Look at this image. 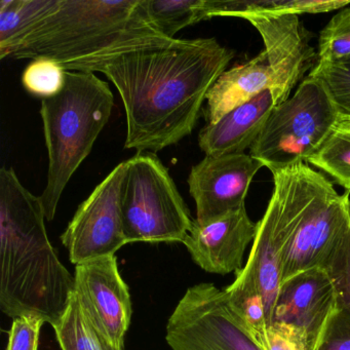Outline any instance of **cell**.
<instances>
[{
	"label": "cell",
	"instance_id": "3",
	"mask_svg": "<svg viewBox=\"0 0 350 350\" xmlns=\"http://www.w3.org/2000/svg\"><path fill=\"white\" fill-rule=\"evenodd\" d=\"M271 173L282 282L321 267L350 223V192L338 193L331 181L305 163Z\"/></svg>",
	"mask_w": 350,
	"mask_h": 350
},
{
	"label": "cell",
	"instance_id": "21",
	"mask_svg": "<svg viewBox=\"0 0 350 350\" xmlns=\"http://www.w3.org/2000/svg\"><path fill=\"white\" fill-rule=\"evenodd\" d=\"M53 327L62 350H124L94 325L75 294Z\"/></svg>",
	"mask_w": 350,
	"mask_h": 350
},
{
	"label": "cell",
	"instance_id": "29",
	"mask_svg": "<svg viewBox=\"0 0 350 350\" xmlns=\"http://www.w3.org/2000/svg\"><path fill=\"white\" fill-rule=\"evenodd\" d=\"M317 350H350V314L338 309L317 345Z\"/></svg>",
	"mask_w": 350,
	"mask_h": 350
},
{
	"label": "cell",
	"instance_id": "19",
	"mask_svg": "<svg viewBox=\"0 0 350 350\" xmlns=\"http://www.w3.org/2000/svg\"><path fill=\"white\" fill-rule=\"evenodd\" d=\"M235 274L234 282L223 290L227 303L258 345L267 350L269 327L257 282L245 266Z\"/></svg>",
	"mask_w": 350,
	"mask_h": 350
},
{
	"label": "cell",
	"instance_id": "10",
	"mask_svg": "<svg viewBox=\"0 0 350 350\" xmlns=\"http://www.w3.org/2000/svg\"><path fill=\"white\" fill-rule=\"evenodd\" d=\"M338 309L337 294L327 271L311 268L282 282L270 329L284 334L299 350H317Z\"/></svg>",
	"mask_w": 350,
	"mask_h": 350
},
{
	"label": "cell",
	"instance_id": "11",
	"mask_svg": "<svg viewBox=\"0 0 350 350\" xmlns=\"http://www.w3.org/2000/svg\"><path fill=\"white\" fill-rule=\"evenodd\" d=\"M257 29L265 46L271 70V91L276 106L290 98L295 85L317 65V53L309 44L306 32L295 14L243 13Z\"/></svg>",
	"mask_w": 350,
	"mask_h": 350
},
{
	"label": "cell",
	"instance_id": "4",
	"mask_svg": "<svg viewBox=\"0 0 350 350\" xmlns=\"http://www.w3.org/2000/svg\"><path fill=\"white\" fill-rule=\"evenodd\" d=\"M113 107L109 85L94 73L79 71H67L62 91L42 100L49 170L40 200L46 220L56 216L63 191L89 157Z\"/></svg>",
	"mask_w": 350,
	"mask_h": 350
},
{
	"label": "cell",
	"instance_id": "25",
	"mask_svg": "<svg viewBox=\"0 0 350 350\" xmlns=\"http://www.w3.org/2000/svg\"><path fill=\"white\" fill-rule=\"evenodd\" d=\"M321 267L333 282L339 308L350 314V223L332 247Z\"/></svg>",
	"mask_w": 350,
	"mask_h": 350
},
{
	"label": "cell",
	"instance_id": "7",
	"mask_svg": "<svg viewBox=\"0 0 350 350\" xmlns=\"http://www.w3.org/2000/svg\"><path fill=\"white\" fill-rule=\"evenodd\" d=\"M126 163L122 213L128 243H185L194 220L169 170L150 151Z\"/></svg>",
	"mask_w": 350,
	"mask_h": 350
},
{
	"label": "cell",
	"instance_id": "28",
	"mask_svg": "<svg viewBox=\"0 0 350 350\" xmlns=\"http://www.w3.org/2000/svg\"><path fill=\"white\" fill-rule=\"evenodd\" d=\"M44 321L31 317L13 319L7 350H38Z\"/></svg>",
	"mask_w": 350,
	"mask_h": 350
},
{
	"label": "cell",
	"instance_id": "8",
	"mask_svg": "<svg viewBox=\"0 0 350 350\" xmlns=\"http://www.w3.org/2000/svg\"><path fill=\"white\" fill-rule=\"evenodd\" d=\"M172 350H263L232 312L224 291L202 282L186 291L167 321Z\"/></svg>",
	"mask_w": 350,
	"mask_h": 350
},
{
	"label": "cell",
	"instance_id": "5",
	"mask_svg": "<svg viewBox=\"0 0 350 350\" xmlns=\"http://www.w3.org/2000/svg\"><path fill=\"white\" fill-rule=\"evenodd\" d=\"M153 31L157 30L145 16L141 0H60L12 57L48 58L63 65Z\"/></svg>",
	"mask_w": 350,
	"mask_h": 350
},
{
	"label": "cell",
	"instance_id": "15",
	"mask_svg": "<svg viewBox=\"0 0 350 350\" xmlns=\"http://www.w3.org/2000/svg\"><path fill=\"white\" fill-rule=\"evenodd\" d=\"M275 106L273 93L266 90L216 124H206L198 135L200 148L206 157L245 153L261 134Z\"/></svg>",
	"mask_w": 350,
	"mask_h": 350
},
{
	"label": "cell",
	"instance_id": "23",
	"mask_svg": "<svg viewBox=\"0 0 350 350\" xmlns=\"http://www.w3.org/2000/svg\"><path fill=\"white\" fill-rule=\"evenodd\" d=\"M306 163L317 167L350 192V122L341 120Z\"/></svg>",
	"mask_w": 350,
	"mask_h": 350
},
{
	"label": "cell",
	"instance_id": "1",
	"mask_svg": "<svg viewBox=\"0 0 350 350\" xmlns=\"http://www.w3.org/2000/svg\"><path fill=\"white\" fill-rule=\"evenodd\" d=\"M233 57L214 38L171 40L154 31L61 66L104 73L126 110L124 148L155 153L193 132L208 91Z\"/></svg>",
	"mask_w": 350,
	"mask_h": 350
},
{
	"label": "cell",
	"instance_id": "13",
	"mask_svg": "<svg viewBox=\"0 0 350 350\" xmlns=\"http://www.w3.org/2000/svg\"><path fill=\"white\" fill-rule=\"evenodd\" d=\"M75 294L94 325L124 349L132 319L130 291L118 271L116 256L75 265Z\"/></svg>",
	"mask_w": 350,
	"mask_h": 350
},
{
	"label": "cell",
	"instance_id": "22",
	"mask_svg": "<svg viewBox=\"0 0 350 350\" xmlns=\"http://www.w3.org/2000/svg\"><path fill=\"white\" fill-rule=\"evenodd\" d=\"M141 8L151 25L171 40L183 28L208 20L206 0H141Z\"/></svg>",
	"mask_w": 350,
	"mask_h": 350
},
{
	"label": "cell",
	"instance_id": "24",
	"mask_svg": "<svg viewBox=\"0 0 350 350\" xmlns=\"http://www.w3.org/2000/svg\"><path fill=\"white\" fill-rule=\"evenodd\" d=\"M317 64L350 66V7L332 18L321 31Z\"/></svg>",
	"mask_w": 350,
	"mask_h": 350
},
{
	"label": "cell",
	"instance_id": "18",
	"mask_svg": "<svg viewBox=\"0 0 350 350\" xmlns=\"http://www.w3.org/2000/svg\"><path fill=\"white\" fill-rule=\"evenodd\" d=\"M60 0H1L0 58L12 56L30 32L58 8Z\"/></svg>",
	"mask_w": 350,
	"mask_h": 350
},
{
	"label": "cell",
	"instance_id": "14",
	"mask_svg": "<svg viewBox=\"0 0 350 350\" xmlns=\"http://www.w3.org/2000/svg\"><path fill=\"white\" fill-rule=\"evenodd\" d=\"M258 223L253 222L245 206L217 220L193 226L184 245L192 260L210 273L225 274L243 269V254L255 239Z\"/></svg>",
	"mask_w": 350,
	"mask_h": 350
},
{
	"label": "cell",
	"instance_id": "20",
	"mask_svg": "<svg viewBox=\"0 0 350 350\" xmlns=\"http://www.w3.org/2000/svg\"><path fill=\"white\" fill-rule=\"evenodd\" d=\"M350 1L319 0H256V1H221L206 0L208 19L214 17H237L243 13L319 14L344 9Z\"/></svg>",
	"mask_w": 350,
	"mask_h": 350
},
{
	"label": "cell",
	"instance_id": "26",
	"mask_svg": "<svg viewBox=\"0 0 350 350\" xmlns=\"http://www.w3.org/2000/svg\"><path fill=\"white\" fill-rule=\"evenodd\" d=\"M66 73L56 61L48 58L36 59L24 70L22 85L28 93L46 99L62 91Z\"/></svg>",
	"mask_w": 350,
	"mask_h": 350
},
{
	"label": "cell",
	"instance_id": "6",
	"mask_svg": "<svg viewBox=\"0 0 350 350\" xmlns=\"http://www.w3.org/2000/svg\"><path fill=\"white\" fill-rule=\"evenodd\" d=\"M341 120L325 83L308 75L292 97L275 106L250 155L270 172L306 163Z\"/></svg>",
	"mask_w": 350,
	"mask_h": 350
},
{
	"label": "cell",
	"instance_id": "12",
	"mask_svg": "<svg viewBox=\"0 0 350 350\" xmlns=\"http://www.w3.org/2000/svg\"><path fill=\"white\" fill-rule=\"evenodd\" d=\"M263 167L250 154L206 157L194 165L188 186L196 202V222L204 225L245 206L254 176Z\"/></svg>",
	"mask_w": 350,
	"mask_h": 350
},
{
	"label": "cell",
	"instance_id": "30",
	"mask_svg": "<svg viewBox=\"0 0 350 350\" xmlns=\"http://www.w3.org/2000/svg\"><path fill=\"white\" fill-rule=\"evenodd\" d=\"M267 350H299V348L284 334L276 329H268Z\"/></svg>",
	"mask_w": 350,
	"mask_h": 350
},
{
	"label": "cell",
	"instance_id": "16",
	"mask_svg": "<svg viewBox=\"0 0 350 350\" xmlns=\"http://www.w3.org/2000/svg\"><path fill=\"white\" fill-rule=\"evenodd\" d=\"M271 75L265 52L224 71L206 95L204 110L206 124H216L235 108L271 90Z\"/></svg>",
	"mask_w": 350,
	"mask_h": 350
},
{
	"label": "cell",
	"instance_id": "17",
	"mask_svg": "<svg viewBox=\"0 0 350 350\" xmlns=\"http://www.w3.org/2000/svg\"><path fill=\"white\" fill-rule=\"evenodd\" d=\"M245 267L251 271L263 299L270 329L272 312L282 284V256L278 233V204L271 194L265 214L258 222L257 233Z\"/></svg>",
	"mask_w": 350,
	"mask_h": 350
},
{
	"label": "cell",
	"instance_id": "27",
	"mask_svg": "<svg viewBox=\"0 0 350 350\" xmlns=\"http://www.w3.org/2000/svg\"><path fill=\"white\" fill-rule=\"evenodd\" d=\"M309 75L325 83L341 120L350 122V66L317 64Z\"/></svg>",
	"mask_w": 350,
	"mask_h": 350
},
{
	"label": "cell",
	"instance_id": "2",
	"mask_svg": "<svg viewBox=\"0 0 350 350\" xmlns=\"http://www.w3.org/2000/svg\"><path fill=\"white\" fill-rule=\"evenodd\" d=\"M40 198L13 167L0 170V309L54 327L75 294V275L59 259L44 224Z\"/></svg>",
	"mask_w": 350,
	"mask_h": 350
},
{
	"label": "cell",
	"instance_id": "9",
	"mask_svg": "<svg viewBox=\"0 0 350 350\" xmlns=\"http://www.w3.org/2000/svg\"><path fill=\"white\" fill-rule=\"evenodd\" d=\"M126 163L111 173L81 202L61 235L72 264L116 255L128 243L122 213V187Z\"/></svg>",
	"mask_w": 350,
	"mask_h": 350
}]
</instances>
